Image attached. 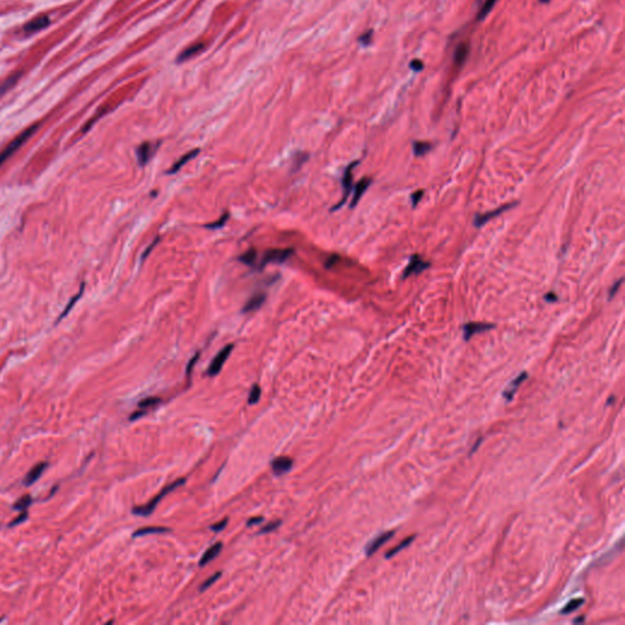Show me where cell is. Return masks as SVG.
<instances>
[{
    "instance_id": "32",
    "label": "cell",
    "mask_w": 625,
    "mask_h": 625,
    "mask_svg": "<svg viewBox=\"0 0 625 625\" xmlns=\"http://www.w3.org/2000/svg\"><path fill=\"white\" fill-rule=\"evenodd\" d=\"M413 540H414V537H413V536H412V537H409V538H407V540H404L403 542H402V544L398 545V546H397L396 548H393V550H391L390 552H388L387 554H386V558H391L392 556H394V554L400 552V551L404 550V548H406V547L408 546V545H409L410 542H412Z\"/></svg>"
},
{
    "instance_id": "25",
    "label": "cell",
    "mask_w": 625,
    "mask_h": 625,
    "mask_svg": "<svg viewBox=\"0 0 625 625\" xmlns=\"http://www.w3.org/2000/svg\"><path fill=\"white\" fill-rule=\"evenodd\" d=\"M160 402H161V400L159 397H148L139 402L138 407L145 410V409H149V408H152V407H155L156 404H159Z\"/></svg>"
},
{
    "instance_id": "37",
    "label": "cell",
    "mask_w": 625,
    "mask_h": 625,
    "mask_svg": "<svg viewBox=\"0 0 625 625\" xmlns=\"http://www.w3.org/2000/svg\"><path fill=\"white\" fill-rule=\"evenodd\" d=\"M159 241H160V238H159V237H156V238H155V240H154V242H153V243H152V244H151V245H148V248H147V249H145V251H144V253H143V254H142V260H144V259H145V258H147V257H148V256H149V253H151V252H152V251H153V248H154V247H155V245H156V244H158V243H159Z\"/></svg>"
},
{
    "instance_id": "16",
    "label": "cell",
    "mask_w": 625,
    "mask_h": 625,
    "mask_svg": "<svg viewBox=\"0 0 625 625\" xmlns=\"http://www.w3.org/2000/svg\"><path fill=\"white\" fill-rule=\"evenodd\" d=\"M199 152H200L199 149H194V151L188 152L187 154H184L182 158L178 159V160L175 162V164L172 165L170 169H169V170L166 171V174H176V172L180 171V169L183 168L188 161H191V160H192V159L196 158V156L199 154Z\"/></svg>"
},
{
    "instance_id": "30",
    "label": "cell",
    "mask_w": 625,
    "mask_h": 625,
    "mask_svg": "<svg viewBox=\"0 0 625 625\" xmlns=\"http://www.w3.org/2000/svg\"><path fill=\"white\" fill-rule=\"evenodd\" d=\"M84 287H85V285H84V283H82V286H81V289H79V293H78V295H76V296H75V297H73V298H72V299H71V302H70V303H69V304H68V305H66V308H65V310H64V311H62V314H61V315H60V317H59V319H57V321H60V320H61V319H62V318H64V317H65V315H66V314H68V312H69V311H70V310H71V308H72V305H73V304H75V303H76V302H77V299H79V297H81V295H82V293H84Z\"/></svg>"
},
{
    "instance_id": "47",
    "label": "cell",
    "mask_w": 625,
    "mask_h": 625,
    "mask_svg": "<svg viewBox=\"0 0 625 625\" xmlns=\"http://www.w3.org/2000/svg\"><path fill=\"white\" fill-rule=\"evenodd\" d=\"M582 620H584V618H580V619H575L574 621H575V623H580V621H582Z\"/></svg>"
},
{
    "instance_id": "15",
    "label": "cell",
    "mask_w": 625,
    "mask_h": 625,
    "mask_svg": "<svg viewBox=\"0 0 625 625\" xmlns=\"http://www.w3.org/2000/svg\"><path fill=\"white\" fill-rule=\"evenodd\" d=\"M370 184H371V180H370V178H362V180L356 184L355 193H353L352 202H350V208H355L357 204H358L362 196L365 193V191L368 190Z\"/></svg>"
},
{
    "instance_id": "21",
    "label": "cell",
    "mask_w": 625,
    "mask_h": 625,
    "mask_svg": "<svg viewBox=\"0 0 625 625\" xmlns=\"http://www.w3.org/2000/svg\"><path fill=\"white\" fill-rule=\"evenodd\" d=\"M469 47L467 43H462L461 46H458L457 50H455L454 53V62L457 64V65H462L465 60H467L468 57V52H469Z\"/></svg>"
},
{
    "instance_id": "22",
    "label": "cell",
    "mask_w": 625,
    "mask_h": 625,
    "mask_svg": "<svg viewBox=\"0 0 625 625\" xmlns=\"http://www.w3.org/2000/svg\"><path fill=\"white\" fill-rule=\"evenodd\" d=\"M431 148H432V145L427 142L415 141L413 143V152H414V155H416V156L425 155L426 153H429L430 151H431Z\"/></svg>"
},
{
    "instance_id": "14",
    "label": "cell",
    "mask_w": 625,
    "mask_h": 625,
    "mask_svg": "<svg viewBox=\"0 0 625 625\" xmlns=\"http://www.w3.org/2000/svg\"><path fill=\"white\" fill-rule=\"evenodd\" d=\"M528 378V374L526 372H522L520 375L516 376L514 380L511 381V384H508V386L505 388V391H503V397L506 398V401H511L513 396L515 394V392L518 391V387L522 385V382L525 380V379Z\"/></svg>"
},
{
    "instance_id": "2",
    "label": "cell",
    "mask_w": 625,
    "mask_h": 625,
    "mask_svg": "<svg viewBox=\"0 0 625 625\" xmlns=\"http://www.w3.org/2000/svg\"><path fill=\"white\" fill-rule=\"evenodd\" d=\"M36 130H37V125H34V126L30 127V129H27L26 131H24L20 136L16 137L14 141L6 147L4 151L0 153V165H2L3 162H4L6 159L9 158V156H11L12 154H14V153L17 151V149L20 148V147L24 144V143L26 142L34 132H36Z\"/></svg>"
},
{
    "instance_id": "17",
    "label": "cell",
    "mask_w": 625,
    "mask_h": 625,
    "mask_svg": "<svg viewBox=\"0 0 625 625\" xmlns=\"http://www.w3.org/2000/svg\"><path fill=\"white\" fill-rule=\"evenodd\" d=\"M46 468H47L46 462H43V463H39V464L34 465V467L32 468L30 471H28L26 476H25L24 484L26 485V486H30V485L36 483V481L39 479L40 475L43 474L44 469H46Z\"/></svg>"
},
{
    "instance_id": "9",
    "label": "cell",
    "mask_w": 625,
    "mask_h": 625,
    "mask_svg": "<svg viewBox=\"0 0 625 625\" xmlns=\"http://www.w3.org/2000/svg\"><path fill=\"white\" fill-rule=\"evenodd\" d=\"M159 144L154 145L151 142H145V143H142V144L137 148L136 154H137V159H138V162L141 166H144V165L148 164V161L151 160L152 156L154 155V153L156 151V147Z\"/></svg>"
},
{
    "instance_id": "23",
    "label": "cell",
    "mask_w": 625,
    "mask_h": 625,
    "mask_svg": "<svg viewBox=\"0 0 625 625\" xmlns=\"http://www.w3.org/2000/svg\"><path fill=\"white\" fill-rule=\"evenodd\" d=\"M238 260L248 266H254L257 260V252L254 249L247 251L244 254H242L241 257H238Z\"/></svg>"
},
{
    "instance_id": "29",
    "label": "cell",
    "mask_w": 625,
    "mask_h": 625,
    "mask_svg": "<svg viewBox=\"0 0 625 625\" xmlns=\"http://www.w3.org/2000/svg\"><path fill=\"white\" fill-rule=\"evenodd\" d=\"M17 78H18V75L11 76V77H9L8 81H5L4 84L0 86V97H2L4 93H6V92H8L9 89H10L12 86L15 85V82L17 81Z\"/></svg>"
},
{
    "instance_id": "26",
    "label": "cell",
    "mask_w": 625,
    "mask_h": 625,
    "mask_svg": "<svg viewBox=\"0 0 625 625\" xmlns=\"http://www.w3.org/2000/svg\"><path fill=\"white\" fill-rule=\"evenodd\" d=\"M32 503V497L30 495L24 496L22 498H20V501H17V502L14 505V509L15 511H25V509L28 508L30 505Z\"/></svg>"
},
{
    "instance_id": "33",
    "label": "cell",
    "mask_w": 625,
    "mask_h": 625,
    "mask_svg": "<svg viewBox=\"0 0 625 625\" xmlns=\"http://www.w3.org/2000/svg\"><path fill=\"white\" fill-rule=\"evenodd\" d=\"M220 576H221V573H216V574H214V575L212 576V578H209L208 580H206L205 582L203 584V585H202V588H200V591H204V590H206V589H208L210 585H213V584L215 582L216 580H218V579L220 578Z\"/></svg>"
},
{
    "instance_id": "24",
    "label": "cell",
    "mask_w": 625,
    "mask_h": 625,
    "mask_svg": "<svg viewBox=\"0 0 625 625\" xmlns=\"http://www.w3.org/2000/svg\"><path fill=\"white\" fill-rule=\"evenodd\" d=\"M582 603H584V599H582V598H575V599H572V601H570L569 603H567L566 607H564L563 610L560 611V613H562V614H568V613H572V612H574V611H575V610H578V608H579L580 606H581Z\"/></svg>"
},
{
    "instance_id": "27",
    "label": "cell",
    "mask_w": 625,
    "mask_h": 625,
    "mask_svg": "<svg viewBox=\"0 0 625 625\" xmlns=\"http://www.w3.org/2000/svg\"><path fill=\"white\" fill-rule=\"evenodd\" d=\"M260 394H261V391H260L259 385H253V387H252V390H251L249 397H248V403L256 404L257 402L259 401Z\"/></svg>"
},
{
    "instance_id": "12",
    "label": "cell",
    "mask_w": 625,
    "mask_h": 625,
    "mask_svg": "<svg viewBox=\"0 0 625 625\" xmlns=\"http://www.w3.org/2000/svg\"><path fill=\"white\" fill-rule=\"evenodd\" d=\"M393 534H394V531L384 532V534L379 535L378 537H375L374 540H372L371 542H369L368 546H366V550H365L366 556L370 557V556H371V554H374L376 551H378L379 548L382 546V545L386 544V542H387L392 536H393Z\"/></svg>"
},
{
    "instance_id": "10",
    "label": "cell",
    "mask_w": 625,
    "mask_h": 625,
    "mask_svg": "<svg viewBox=\"0 0 625 625\" xmlns=\"http://www.w3.org/2000/svg\"><path fill=\"white\" fill-rule=\"evenodd\" d=\"M293 462L288 457H277L271 462V469L275 475H283L292 469Z\"/></svg>"
},
{
    "instance_id": "41",
    "label": "cell",
    "mask_w": 625,
    "mask_h": 625,
    "mask_svg": "<svg viewBox=\"0 0 625 625\" xmlns=\"http://www.w3.org/2000/svg\"><path fill=\"white\" fill-rule=\"evenodd\" d=\"M371 36H372V31L366 32L365 34H363V36L359 38V42L364 44V46H368V44L370 43V38H371Z\"/></svg>"
},
{
    "instance_id": "31",
    "label": "cell",
    "mask_w": 625,
    "mask_h": 625,
    "mask_svg": "<svg viewBox=\"0 0 625 625\" xmlns=\"http://www.w3.org/2000/svg\"><path fill=\"white\" fill-rule=\"evenodd\" d=\"M227 219H228V213H225L224 215H222L221 218H220V219L216 220L215 222H212V224L205 225V227H206V228H210V230H218V228H220V227H222V226H224V225L226 224V221H227Z\"/></svg>"
},
{
    "instance_id": "43",
    "label": "cell",
    "mask_w": 625,
    "mask_h": 625,
    "mask_svg": "<svg viewBox=\"0 0 625 625\" xmlns=\"http://www.w3.org/2000/svg\"><path fill=\"white\" fill-rule=\"evenodd\" d=\"M226 524H227V519H224L221 523H218V524H214L210 526V529H212L213 531H220L225 528Z\"/></svg>"
},
{
    "instance_id": "18",
    "label": "cell",
    "mask_w": 625,
    "mask_h": 625,
    "mask_svg": "<svg viewBox=\"0 0 625 625\" xmlns=\"http://www.w3.org/2000/svg\"><path fill=\"white\" fill-rule=\"evenodd\" d=\"M221 548H222L221 542H218V544L213 545L212 547H209L208 550H206L205 552H204L203 557L200 558L199 566L200 567H204V566H206V564H208L209 562H212L214 558H215L220 552H221Z\"/></svg>"
},
{
    "instance_id": "34",
    "label": "cell",
    "mask_w": 625,
    "mask_h": 625,
    "mask_svg": "<svg viewBox=\"0 0 625 625\" xmlns=\"http://www.w3.org/2000/svg\"><path fill=\"white\" fill-rule=\"evenodd\" d=\"M423 196H424V191L423 190L416 191V192H414L412 196H410V199H412L413 208H415V206L418 205V203L420 202V199L423 198Z\"/></svg>"
},
{
    "instance_id": "19",
    "label": "cell",
    "mask_w": 625,
    "mask_h": 625,
    "mask_svg": "<svg viewBox=\"0 0 625 625\" xmlns=\"http://www.w3.org/2000/svg\"><path fill=\"white\" fill-rule=\"evenodd\" d=\"M203 48H204V44H202V43H197V44H193V46L188 47L187 49H184L183 52L177 56V62H183V61H186V60L191 59V57L196 56L197 54L202 52Z\"/></svg>"
},
{
    "instance_id": "39",
    "label": "cell",
    "mask_w": 625,
    "mask_h": 625,
    "mask_svg": "<svg viewBox=\"0 0 625 625\" xmlns=\"http://www.w3.org/2000/svg\"><path fill=\"white\" fill-rule=\"evenodd\" d=\"M198 358H199V353H197V355H196V356H194V357H193V358H192V359H191V360H190V363H188V365H187V369H186V372H187V375H190V374H191V371H192V369H193V366H194V364H196V363H197V360H198Z\"/></svg>"
},
{
    "instance_id": "8",
    "label": "cell",
    "mask_w": 625,
    "mask_h": 625,
    "mask_svg": "<svg viewBox=\"0 0 625 625\" xmlns=\"http://www.w3.org/2000/svg\"><path fill=\"white\" fill-rule=\"evenodd\" d=\"M495 327V325L486 323H468L463 326V336L465 341H469L471 337L477 334H483Z\"/></svg>"
},
{
    "instance_id": "6",
    "label": "cell",
    "mask_w": 625,
    "mask_h": 625,
    "mask_svg": "<svg viewBox=\"0 0 625 625\" xmlns=\"http://www.w3.org/2000/svg\"><path fill=\"white\" fill-rule=\"evenodd\" d=\"M429 266H430V263L424 261L422 259V257L418 256V254H414V256L410 257L408 265L404 267L403 274H402V279L404 280L412 275H418V274L425 271Z\"/></svg>"
},
{
    "instance_id": "35",
    "label": "cell",
    "mask_w": 625,
    "mask_h": 625,
    "mask_svg": "<svg viewBox=\"0 0 625 625\" xmlns=\"http://www.w3.org/2000/svg\"><path fill=\"white\" fill-rule=\"evenodd\" d=\"M280 525H281V522H273V523H270V524H267V525L264 526V528L261 529L259 532H260V534H265V532H270V531L275 530V529L279 528Z\"/></svg>"
},
{
    "instance_id": "20",
    "label": "cell",
    "mask_w": 625,
    "mask_h": 625,
    "mask_svg": "<svg viewBox=\"0 0 625 625\" xmlns=\"http://www.w3.org/2000/svg\"><path fill=\"white\" fill-rule=\"evenodd\" d=\"M169 528H161V526H147V528L138 529V530L133 532V537H141L145 536L149 534H162V532H169Z\"/></svg>"
},
{
    "instance_id": "5",
    "label": "cell",
    "mask_w": 625,
    "mask_h": 625,
    "mask_svg": "<svg viewBox=\"0 0 625 625\" xmlns=\"http://www.w3.org/2000/svg\"><path fill=\"white\" fill-rule=\"evenodd\" d=\"M232 349H234V344H227V346H225L224 348L220 350L218 355L215 356V358L213 359V362L210 363V365L208 368V375L215 376L219 374L220 370H221L222 366H224L225 362L227 360L230 355H231Z\"/></svg>"
},
{
    "instance_id": "11",
    "label": "cell",
    "mask_w": 625,
    "mask_h": 625,
    "mask_svg": "<svg viewBox=\"0 0 625 625\" xmlns=\"http://www.w3.org/2000/svg\"><path fill=\"white\" fill-rule=\"evenodd\" d=\"M49 24H50V18L48 17L47 15H40V16H38V17L33 18V20L28 22V24L25 25L24 31H25V33L31 34V33H34V32L43 30V28H46Z\"/></svg>"
},
{
    "instance_id": "48",
    "label": "cell",
    "mask_w": 625,
    "mask_h": 625,
    "mask_svg": "<svg viewBox=\"0 0 625 625\" xmlns=\"http://www.w3.org/2000/svg\"><path fill=\"white\" fill-rule=\"evenodd\" d=\"M540 2L541 3H548V2H550V0H540Z\"/></svg>"
},
{
    "instance_id": "46",
    "label": "cell",
    "mask_w": 625,
    "mask_h": 625,
    "mask_svg": "<svg viewBox=\"0 0 625 625\" xmlns=\"http://www.w3.org/2000/svg\"><path fill=\"white\" fill-rule=\"evenodd\" d=\"M261 520H263V518H254V519H251V520H248V522H247V525L249 526V525L258 524V523H260Z\"/></svg>"
},
{
    "instance_id": "36",
    "label": "cell",
    "mask_w": 625,
    "mask_h": 625,
    "mask_svg": "<svg viewBox=\"0 0 625 625\" xmlns=\"http://www.w3.org/2000/svg\"><path fill=\"white\" fill-rule=\"evenodd\" d=\"M621 282H623V279H619V280H618L617 282L614 283L613 286L611 287V289H610V295H608V299H610V301H611V299H613L614 295H615V293H617L618 288H619V286L621 285Z\"/></svg>"
},
{
    "instance_id": "45",
    "label": "cell",
    "mask_w": 625,
    "mask_h": 625,
    "mask_svg": "<svg viewBox=\"0 0 625 625\" xmlns=\"http://www.w3.org/2000/svg\"><path fill=\"white\" fill-rule=\"evenodd\" d=\"M145 412H147V410H143V412H142V410H138V412H136L135 414H132V415L130 416V419L132 420V422H133V420L138 419V418H141L142 415H144Z\"/></svg>"
},
{
    "instance_id": "44",
    "label": "cell",
    "mask_w": 625,
    "mask_h": 625,
    "mask_svg": "<svg viewBox=\"0 0 625 625\" xmlns=\"http://www.w3.org/2000/svg\"><path fill=\"white\" fill-rule=\"evenodd\" d=\"M545 299H546L547 302H556L557 301V295H554L553 292L547 293L546 296H545Z\"/></svg>"
},
{
    "instance_id": "42",
    "label": "cell",
    "mask_w": 625,
    "mask_h": 625,
    "mask_svg": "<svg viewBox=\"0 0 625 625\" xmlns=\"http://www.w3.org/2000/svg\"><path fill=\"white\" fill-rule=\"evenodd\" d=\"M409 66H410V69L414 70V71H422L424 65L420 60H413V61L410 62Z\"/></svg>"
},
{
    "instance_id": "7",
    "label": "cell",
    "mask_w": 625,
    "mask_h": 625,
    "mask_svg": "<svg viewBox=\"0 0 625 625\" xmlns=\"http://www.w3.org/2000/svg\"><path fill=\"white\" fill-rule=\"evenodd\" d=\"M516 204H518V203L506 204V205L499 206V208L492 210V212L485 213V214H476V215H475V218H474L475 227H481V226L486 224L487 221H490V220H492L493 218H496V216H498L502 213H505L506 210H509V209L514 208Z\"/></svg>"
},
{
    "instance_id": "28",
    "label": "cell",
    "mask_w": 625,
    "mask_h": 625,
    "mask_svg": "<svg viewBox=\"0 0 625 625\" xmlns=\"http://www.w3.org/2000/svg\"><path fill=\"white\" fill-rule=\"evenodd\" d=\"M497 0H486L485 2V4L483 6V9H481L479 15H477V20H483V18L486 16L489 12L491 11V9H492V6L496 4Z\"/></svg>"
},
{
    "instance_id": "40",
    "label": "cell",
    "mask_w": 625,
    "mask_h": 625,
    "mask_svg": "<svg viewBox=\"0 0 625 625\" xmlns=\"http://www.w3.org/2000/svg\"><path fill=\"white\" fill-rule=\"evenodd\" d=\"M337 261H339V256H331L326 260V263H325V267H326V269H331V267H332L335 264L337 263Z\"/></svg>"
},
{
    "instance_id": "3",
    "label": "cell",
    "mask_w": 625,
    "mask_h": 625,
    "mask_svg": "<svg viewBox=\"0 0 625 625\" xmlns=\"http://www.w3.org/2000/svg\"><path fill=\"white\" fill-rule=\"evenodd\" d=\"M295 254V251L292 248H286V249H270L264 253L263 259H261L260 267L265 266L266 264H281L285 263Z\"/></svg>"
},
{
    "instance_id": "38",
    "label": "cell",
    "mask_w": 625,
    "mask_h": 625,
    "mask_svg": "<svg viewBox=\"0 0 625 625\" xmlns=\"http://www.w3.org/2000/svg\"><path fill=\"white\" fill-rule=\"evenodd\" d=\"M26 518H27V512H24V513H22V514H20L18 516H16V519H14V520H12L10 524H9V526H15V525L20 524V523L26 520Z\"/></svg>"
},
{
    "instance_id": "1",
    "label": "cell",
    "mask_w": 625,
    "mask_h": 625,
    "mask_svg": "<svg viewBox=\"0 0 625 625\" xmlns=\"http://www.w3.org/2000/svg\"><path fill=\"white\" fill-rule=\"evenodd\" d=\"M184 484V479H178L175 481V483H172L171 485H169V486L165 487V489H162V491L160 493H158L154 498H152L151 502H148L144 506H139V507H135L133 508V514L136 515H141V516H147L149 514H152L153 511L155 509V507L158 506V503L160 502L162 499V497H165L168 495L169 492H171V491H174L175 489H177L178 486H181V485Z\"/></svg>"
},
{
    "instance_id": "4",
    "label": "cell",
    "mask_w": 625,
    "mask_h": 625,
    "mask_svg": "<svg viewBox=\"0 0 625 625\" xmlns=\"http://www.w3.org/2000/svg\"><path fill=\"white\" fill-rule=\"evenodd\" d=\"M359 164V160H356L353 162H350L348 166L346 168V170H344L343 177H342V190H343V197L342 199H341V202L339 204H336V205L332 208V212L335 210L340 209L341 206L343 205L344 203L347 202V198H348V196L352 192V183H353V169H355L357 165Z\"/></svg>"
},
{
    "instance_id": "13",
    "label": "cell",
    "mask_w": 625,
    "mask_h": 625,
    "mask_svg": "<svg viewBox=\"0 0 625 625\" xmlns=\"http://www.w3.org/2000/svg\"><path fill=\"white\" fill-rule=\"evenodd\" d=\"M265 301H266L265 293H257V295H254L253 297L248 299V302L245 303L243 309H242V312L256 311L261 307V305L264 304V303H265Z\"/></svg>"
}]
</instances>
